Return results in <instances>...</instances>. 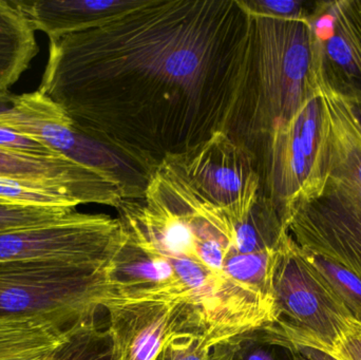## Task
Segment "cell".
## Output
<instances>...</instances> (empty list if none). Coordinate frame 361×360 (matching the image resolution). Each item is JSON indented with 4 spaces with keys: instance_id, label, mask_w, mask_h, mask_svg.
<instances>
[{
    "instance_id": "obj_1",
    "label": "cell",
    "mask_w": 361,
    "mask_h": 360,
    "mask_svg": "<svg viewBox=\"0 0 361 360\" xmlns=\"http://www.w3.org/2000/svg\"><path fill=\"white\" fill-rule=\"evenodd\" d=\"M254 40L242 0H143L50 39L38 91L146 181L167 158L235 132Z\"/></svg>"
},
{
    "instance_id": "obj_2",
    "label": "cell",
    "mask_w": 361,
    "mask_h": 360,
    "mask_svg": "<svg viewBox=\"0 0 361 360\" xmlns=\"http://www.w3.org/2000/svg\"><path fill=\"white\" fill-rule=\"evenodd\" d=\"M254 55L239 125L233 137L252 152L320 93L307 19L255 16Z\"/></svg>"
},
{
    "instance_id": "obj_3",
    "label": "cell",
    "mask_w": 361,
    "mask_h": 360,
    "mask_svg": "<svg viewBox=\"0 0 361 360\" xmlns=\"http://www.w3.org/2000/svg\"><path fill=\"white\" fill-rule=\"evenodd\" d=\"M111 263L0 262V319H37L66 331L94 318L114 302Z\"/></svg>"
},
{
    "instance_id": "obj_4",
    "label": "cell",
    "mask_w": 361,
    "mask_h": 360,
    "mask_svg": "<svg viewBox=\"0 0 361 360\" xmlns=\"http://www.w3.org/2000/svg\"><path fill=\"white\" fill-rule=\"evenodd\" d=\"M273 287L278 321L260 329L271 346L330 347L349 329L353 317L290 234L280 249Z\"/></svg>"
},
{
    "instance_id": "obj_5",
    "label": "cell",
    "mask_w": 361,
    "mask_h": 360,
    "mask_svg": "<svg viewBox=\"0 0 361 360\" xmlns=\"http://www.w3.org/2000/svg\"><path fill=\"white\" fill-rule=\"evenodd\" d=\"M286 225L303 251L361 279V190L355 184L329 175L322 192L295 203Z\"/></svg>"
},
{
    "instance_id": "obj_6",
    "label": "cell",
    "mask_w": 361,
    "mask_h": 360,
    "mask_svg": "<svg viewBox=\"0 0 361 360\" xmlns=\"http://www.w3.org/2000/svg\"><path fill=\"white\" fill-rule=\"evenodd\" d=\"M127 238L120 218L73 211L48 223L0 232V262L111 263Z\"/></svg>"
},
{
    "instance_id": "obj_7",
    "label": "cell",
    "mask_w": 361,
    "mask_h": 360,
    "mask_svg": "<svg viewBox=\"0 0 361 360\" xmlns=\"http://www.w3.org/2000/svg\"><path fill=\"white\" fill-rule=\"evenodd\" d=\"M167 159L237 223L247 219L263 192L256 154L231 133H218L191 151Z\"/></svg>"
},
{
    "instance_id": "obj_8",
    "label": "cell",
    "mask_w": 361,
    "mask_h": 360,
    "mask_svg": "<svg viewBox=\"0 0 361 360\" xmlns=\"http://www.w3.org/2000/svg\"><path fill=\"white\" fill-rule=\"evenodd\" d=\"M108 332L114 360H154L183 334H205L201 311L187 300L112 302Z\"/></svg>"
},
{
    "instance_id": "obj_9",
    "label": "cell",
    "mask_w": 361,
    "mask_h": 360,
    "mask_svg": "<svg viewBox=\"0 0 361 360\" xmlns=\"http://www.w3.org/2000/svg\"><path fill=\"white\" fill-rule=\"evenodd\" d=\"M309 21L320 85L361 99V0L313 2Z\"/></svg>"
},
{
    "instance_id": "obj_10",
    "label": "cell",
    "mask_w": 361,
    "mask_h": 360,
    "mask_svg": "<svg viewBox=\"0 0 361 360\" xmlns=\"http://www.w3.org/2000/svg\"><path fill=\"white\" fill-rule=\"evenodd\" d=\"M0 177L63 186L80 194L86 204L108 205L116 209L133 197V190L123 175L63 156H30L0 149Z\"/></svg>"
},
{
    "instance_id": "obj_11",
    "label": "cell",
    "mask_w": 361,
    "mask_h": 360,
    "mask_svg": "<svg viewBox=\"0 0 361 360\" xmlns=\"http://www.w3.org/2000/svg\"><path fill=\"white\" fill-rule=\"evenodd\" d=\"M108 277L112 302L187 300L193 304L171 264L140 247L129 236L114 257Z\"/></svg>"
},
{
    "instance_id": "obj_12",
    "label": "cell",
    "mask_w": 361,
    "mask_h": 360,
    "mask_svg": "<svg viewBox=\"0 0 361 360\" xmlns=\"http://www.w3.org/2000/svg\"><path fill=\"white\" fill-rule=\"evenodd\" d=\"M35 31L50 39L86 31L140 6L143 0H15Z\"/></svg>"
},
{
    "instance_id": "obj_13",
    "label": "cell",
    "mask_w": 361,
    "mask_h": 360,
    "mask_svg": "<svg viewBox=\"0 0 361 360\" xmlns=\"http://www.w3.org/2000/svg\"><path fill=\"white\" fill-rule=\"evenodd\" d=\"M326 111L330 175L343 178L361 190V130L343 97L320 86Z\"/></svg>"
},
{
    "instance_id": "obj_14",
    "label": "cell",
    "mask_w": 361,
    "mask_h": 360,
    "mask_svg": "<svg viewBox=\"0 0 361 360\" xmlns=\"http://www.w3.org/2000/svg\"><path fill=\"white\" fill-rule=\"evenodd\" d=\"M35 30L15 0H0V97L29 68L37 55Z\"/></svg>"
},
{
    "instance_id": "obj_15",
    "label": "cell",
    "mask_w": 361,
    "mask_h": 360,
    "mask_svg": "<svg viewBox=\"0 0 361 360\" xmlns=\"http://www.w3.org/2000/svg\"><path fill=\"white\" fill-rule=\"evenodd\" d=\"M63 332L37 319H0V360H50Z\"/></svg>"
},
{
    "instance_id": "obj_16",
    "label": "cell",
    "mask_w": 361,
    "mask_h": 360,
    "mask_svg": "<svg viewBox=\"0 0 361 360\" xmlns=\"http://www.w3.org/2000/svg\"><path fill=\"white\" fill-rule=\"evenodd\" d=\"M280 249L250 254L231 251L224 261V275L267 302L275 304L274 274Z\"/></svg>"
},
{
    "instance_id": "obj_17",
    "label": "cell",
    "mask_w": 361,
    "mask_h": 360,
    "mask_svg": "<svg viewBox=\"0 0 361 360\" xmlns=\"http://www.w3.org/2000/svg\"><path fill=\"white\" fill-rule=\"evenodd\" d=\"M0 201L19 206L75 209L86 201L63 186L0 177Z\"/></svg>"
},
{
    "instance_id": "obj_18",
    "label": "cell",
    "mask_w": 361,
    "mask_h": 360,
    "mask_svg": "<svg viewBox=\"0 0 361 360\" xmlns=\"http://www.w3.org/2000/svg\"><path fill=\"white\" fill-rule=\"evenodd\" d=\"M50 360H114L109 332L94 318L80 321L63 332Z\"/></svg>"
},
{
    "instance_id": "obj_19",
    "label": "cell",
    "mask_w": 361,
    "mask_h": 360,
    "mask_svg": "<svg viewBox=\"0 0 361 360\" xmlns=\"http://www.w3.org/2000/svg\"><path fill=\"white\" fill-rule=\"evenodd\" d=\"M302 251L307 261L324 277L354 321L361 325V279L347 268L318 255Z\"/></svg>"
},
{
    "instance_id": "obj_20",
    "label": "cell",
    "mask_w": 361,
    "mask_h": 360,
    "mask_svg": "<svg viewBox=\"0 0 361 360\" xmlns=\"http://www.w3.org/2000/svg\"><path fill=\"white\" fill-rule=\"evenodd\" d=\"M259 330L227 338L212 347V360H277Z\"/></svg>"
},
{
    "instance_id": "obj_21",
    "label": "cell",
    "mask_w": 361,
    "mask_h": 360,
    "mask_svg": "<svg viewBox=\"0 0 361 360\" xmlns=\"http://www.w3.org/2000/svg\"><path fill=\"white\" fill-rule=\"evenodd\" d=\"M73 211L75 209L19 206L0 201V232L48 223Z\"/></svg>"
},
{
    "instance_id": "obj_22",
    "label": "cell",
    "mask_w": 361,
    "mask_h": 360,
    "mask_svg": "<svg viewBox=\"0 0 361 360\" xmlns=\"http://www.w3.org/2000/svg\"><path fill=\"white\" fill-rule=\"evenodd\" d=\"M214 346L205 334H183L169 342L154 360H212L210 350Z\"/></svg>"
},
{
    "instance_id": "obj_23",
    "label": "cell",
    "mask_w": 361,
    "mask_h": 360,
    "mask_svg": "<svg viewBox=\"0 0 361 360\" xmlns=\"http://www.w3.org/2000/svg\"><path fill=\"white\" fill-rule=\"evenodd\" d=\"M248 12L255 16L275 17L284 19H307L311 15L313 2L299 0H242Z\"/></svg>"
},
{
    "instance_id": "obj_24",
    "label": "cell",
    "mask_w": 361,
    "mask_h": 360,
    "mask_svg": "<svg viewBox=\"0 0 361 360\" xmlns=\"http://www.w3.org/2000/svg\"><path fill=\"white\" fill-rule=\"evenodd\" d=\"M294 345V346L310 347L324 351L333 355L339 360H361V325L352 319L349 329L332 345V346H322V345L310 344H281L277 347Z\"/></svg>"
},
{
    "instance_id": "obj_25",
    "label": "cell",
    "mask_w": 361,
    "mask_h": 360,
    "mask_svg": "<svg viewBox=\"0 0 361 360\" xmlns=\"http://www.w3.org/2000/svg\"><path fill=\"white\" fill-rule=\"evenodd\" d=\"M0 149L30 154V156H61V154H57L40 142L1 125H0Z\"/></svg>"
},
{
    "instance_id": "obj_26",
    "label": "cell",
    "mask_w": 361,
    "mask_h": 360,
    "mask_svg": "<svg viewBox=\"0 0 361 360\" xmlns=\"http://www.w3.org/2000/svg\"><path fill=\"white\" fill-rule=\"evenodd\" d=\"M283 349H294L302 354L305 359L309 360H339L333 355L324 352V351L318 350V349L310 348V347L294 346V345H286V346L280 347Z\"/></svg>"
},
{
    "instance_id": "obj_27",
    "label": "cell",
    "mask_w": 361,
    "mask_h": 360,
    "mask_svg": "<svg viewBox=\"0 0 361 360\" xmlns=\"http://www.w3.org/2000/svg\"><path fill=\"white\" fill-rule=\"evenodd\" d=\"M347 101V99H345ZM349 104L350 108H351L352 113L355 116L356 122H357L358 126H360L361 130V99L358 101H347Z\"/></svg>"
},
{
    "instance_id": "obj_28",
    "label": "cell",
    "mask_w": 361,
    "mask_h": 360,
    "mask_svg": "<svg viewBox=\"0 0 361 360\" xmlns=\"http://www.w3.org/2000/svg\"><path fill=\"white\" fill-rule=\"evenodd\" d=\"M288 350V354H290V360H309L305 359L302 354L298 352V351L294 350V349H286Z\"/></svg>"
}]
</instances>
